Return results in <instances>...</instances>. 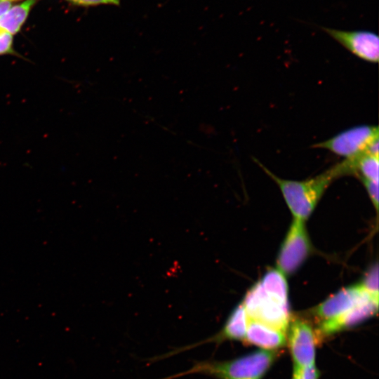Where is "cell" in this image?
<instances>
[{
    "label": "cell",
    "mask_w": 379,
    "mask_h": 379,
    "mask_svg": "<svg viewBox=\"0 0 379 379\" xmlns=\"http://www.w3.org/2000/svg\"><path fill=\"white\" fill-rule=\"evenodd\" d=\"M248 318L242 303L239 304L231 312L220 332L210 338L196 344L223 340L244 341Z\"/></svg>",
    "instance_id": "cell-11"
},
{
    "label": "cell",
    "mask_w": 379,
    "mask_h": 379,
    "mask_svg": "<svg viewBox=\"0 0 379 379\" xmlns=\"http://www.w3.org/2000/svg\"><path fill=\"white\" fill-rule=\"evenodd\" d=\"M348 161L350 164L352 174H354L360 179L378 182V157L364 154Z\"/></svg>",
    "instance_id": "cell-13"
},
{
    "label": "cell",
    "mask_w": 379,
    "mask_h": 379,
    "mask_svg": "<svg viewBox=\"0 0 379 379\" xmlns=\"http://www.w3.org/2000/svg\"><path fill=\"white\" fill-rule=\"evenodd\" d=\"M255 161L278 185L294 219L303 222L310 217L331 182L344 175L342 166L339 163L324 173L305 180H286L272 173L257 159Z\"/></svg>",
    "instance_id": "cell-1"
},
{
    "label": "cell",
    "mask_w": 379,
    "mask_h": 379,
    "mask_svg": "<svg viewBox=\"0 0 379 379\" xmlns=\"http://www.w3.org/2000/svg\"><path fill=\"white\" fill-rule=\"evenodd\" d=\"M13 53V35L0 30V55Z\"/></svg>",
    "instance_id": "cell-18"
},
{
    "label": "cell",
    "mask_w": 379,
    "mask_h": 379,
    "mask_svg": "<svg viewBox=\"0 0 379 379\" xmlns=\"http://www.w3.org/2000/svg\"><path fill=\"white\" fill-rule=\"evenodd\" d=\"M13 1V0H0V2H1V1Z\"/></svg>",
    "instance_id": "cell-20"
},
{
    "label": "cell",
    "mask_w": 379,
    "mask_h": 379,
    "mask_svg": "<svg viewBox=\"0 0 379 379\" xmlns=\"http://www.w3.org/2000/svg\"><path fill=\"white\" fill-rule=\"evenodd\" d=\"M277 351L261 349L229 361H200L187 371L169 378L200 373L218 379H261L278 357Z\"/></svg>",
    "instance_id": "cell-2"
},
{
    "label": "cell",
    "mask_w": 379,
    "mask_h": 379,
    "mask_svg": "<svg viewBox=\"0 0 379 379\" xmlns=\"http://www.w3.org/2000/svg\"><path fill=\"white\" fill-rule=\"evenodd\" d=\"M241 303L249 319L286 333L291 319L288 302L267 293L259 281L247 292Z\"/></svg>",
    "instance_id": "cell-3"
},
{
    "label": "cell",
    "mask_w": 379,
    "mask_h": 379,
    "mask_svg": "<svg viewBox=\"0 0 379 379\" xmlns=\"http://www.w3.org/2000/svg\"><path fill=\"white\" fill-rule=\"evenodd\" d=\"M263 289L277 298L288 302V289L285 274L278 269L267 271L259 281Z\"/></svg>",
    "instance_id": "cell-14"
},
{
    "label": "cell",
    "mask_w": 379,
    "mask_h": 379,
    "mask_svg": "<svg viewBox=\"0 0 379 379\" xmlns=\"http://www.w3.org/2000/svg\"><path fill=\"white\" fill-rule=\"evenodd\" d=\"M73 2L75 4L84 6H98V5H113V6H120L121 0H68Z\"/></svg>",
    "instance_id": "cell-19"
},
{
    "label": "cell",
    "mask_w": 379,
    "mask_h": 379,
    "mask_svg": "<svg viewBox=\"0 0 379 379\" xmlns=\"http://www.w3.org/2000/svg\"><path fill=\"white\" fill-rule=\"evenodd\" d=\"M310 250L304 222L294 219L280 248L277 269L284 274L293 273L305 260Z\"/></svg>",
    "instance_id": "cell-6"
},
{
    "label": "cell",
    "mask_w": 379,
    "mask_h": 379,
    "mask_svg": "<svg viewBox=\"0 0 379 379\" xmlns=\"http://www.w3.org/2000/svg\"><path fill=\"white\" fill-rule=\"evenodd\" d=\"M34 0H27L10 8L0 17V30L11 35L16 34L25 22Z\"/></svg>",
    "instance_id": "cell-12"
},
{
    "label": "cell",
    "mask_w": 379,
    "mask_h": 379,
    "mask_svg": "<svg viewBox=\"0 0 379 379\" xmlns=\"http://www.w3.org/2000/svg\"><path fill=\"white\" fill-rule=\"evenodd\" d=\"M373 201L375 211H378V182L361 179Z\"/></svg>",
    "instance_id": "cell-17"
},
{
    "label": "cell",
    "mask_w": 379,
    "mask_h": 379,
    "mask_svg": "<svg viewBox=\"0 0 379 379\" xmlns=\"http://www.w3.org/2000/svg\"><path fill=\"white\" fill-rule=\"evenodd\" d=\"M378 133L377 126H356L315 143L312 147L327 149L347 160L353 159L366 154L371 143L378 139Z\"/></svg>",
    "instance_id": "cell-4"
},
{
    "label": "cell",
    "mask_w": 379,
    "mask_h": 379,
    "mask_svg": "<svg viewBox=\"0 0 379 379\" xmlns=\"http://www.w3.org/2000/svg\"><path fill=\"white\" fill-rule=\"evenodd\" d=\"M335 41L359 58L371 63L379 60V38L377 34L368 30H341L321 27Z\"/></svg>",
    "instance_id": "cell-8"
},
{
    "label": "cell",
    "mask_w": 379,
    "mask_h": 379,
    "mask_svg": "<svg viewBox=\"0 0 379 379\" xmlns=\"http://www.w3.org/2000/svg\"><path fill=\"white\" fill-rule=\"evenodd\" d=\"M286 341L293 366L306 368L315 364L317 339L312 324L300 317H291Z\"/></svg>",
    "instance_id": "cell-5"
},
{
    "label": "cell",
    "mask_w": 379,
    "mask_h": 379,
    "mask_svg": "<svg viewBox=\"0 0 379 379\" xmlns=\"http://www.w3.org/2000/svg\"><path fill=\"white\" fill-rule=\"evenodd\" d=\"M319 375L315 364L303 368L293 366L292 379H318Z\"/></svg>",
    "instance_id": "cell-16"
},
{
    "label": "cell",
    "mask_w": 379,
    "mask_h": 379,
    "mask_svg": "<svg viewBox=\"0 0 379 379\" xmlns=\"http://www.w3.org/2000/svg\"><path fill=\"white\" fill-rule=\"evenodd\" d=\"M361 284L368 294L378 301V267L377 263L368 271Z\"/></svg>",
    "instance_id": "cell-15"
},
{
    "label": "cell",
    "mask_w": 379,
    "mask_h": 379,
    "mask_svg": "<svg viewBox=\"0 0 379 379\" xmlns=\"http://www.w3.org/2000/svg\"><path fill=\"white\" fill-rule=\"evenodd\" d=\"M378 310V302L370 299L335 320L319 324L314 329L317 340L361 323L376 314Z\"/></svg>",
    "instance_id": "cell-9"
},
{
    "label": "cell",
    "mask_w": 379,
    "mask_h": 379,
    "mask_svg": "<svg viewBox=\"0 0 379 379\" xmlns=\"http://www.w3.org/2000/svg\"><path fill=\"white\" fill-rule=\"evenodd\" d=\"M244 342L263 350H277L286 345V333L264 323L248 319Z\"/></svg>",
    "instance_id": "cell-10"
},
{
    "label": "cell",
    "mask_w": 379,
    "mask_h": 379,
    "mask_svg": "<svg viewBox=\"0 0 379 379\" xmlns=\"http://www.w3.org/2000/svg\"><path fill=\"white\" fill-rule=\"evenodd\" d=\"M370 299L375 300L364 289L361 284L350 286L328 298L314 309L312 314L318 324L331 321Z\"/></svg>",
    "instance_id": "cell-7"
}]
</instances>
